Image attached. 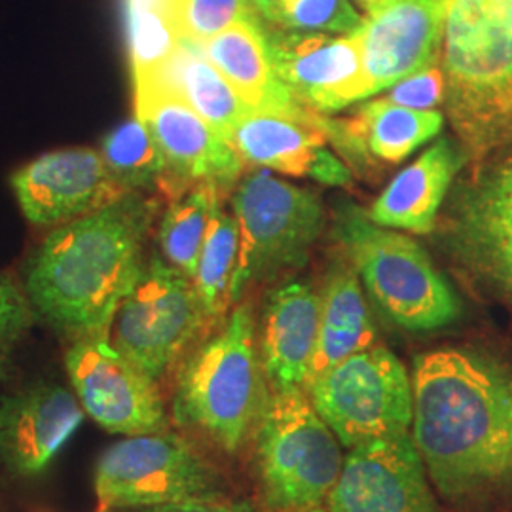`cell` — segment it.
<instances>
[{"instance_id":"6da1fadb","label":"cell","mask_w":512,"mask_h":512,"mask_svg":"<svg viewBox=\"0 0 512 512\" xmlns=\"http://www.w3.org/2000/svg\"><path fill=\"white\" fill-rule=\"evenodd\" d=\"M412 437L452 503L512 492V372L467 349L416 357Z\"/></svg>"},{"instance_id":"7a4b0ae2","label":"cell","mask_w":512,"mask_h":512,"mask_svg":"<svg viewBox=\"0 0 512 512\" xmlns=\"http://www.w3.org/2000/svg\"><path fill=\"white\" fill-rule=\"evenodd\" d=\"M158 198L126 192L52 228L23 266V291L38 319L67 342L109 334L122 300L145 268Z\"/></svg>"},{"instance_id":"3957f363","label":"cell","mask_w":512,"mask_h":512,"mask_svg":"<svg viewBox=\"0 0 512 512\" xmlns=\"http://www.w3.org/2000/svg\"><path fill=\"white\" fill-rule=\"evenodd\" d=\"M440 67L467 154L482 160L512 141V0H446Z\"/></svg>"},{"instance_id":"277c9868","label":"cell","mask_w":512,"mask_h":512,"mask_svg":"<svg viewBox=\"0 0 512 512\" xmlns=\"http://www.w3.org/2000/svg\"><path fill=\"white\" fill-rule=\"evenodd\" d=\"M268 397L255 315L241 302L179 366L169 416L224 454H238L255 437Z\"/></svg>"},{"instance_id":"5b68a950","label":"cell","mask_w":512,"mask_h":512,"mask_svg":"<svg viewBox=\"0 0 512 512\" xmlns=\"http://www.w3.org/2000/svg\"><path fill=\"white\" fill-rule=\"evenodd\" d=\"M334 230L389 321L412 332H429L458 319V296L414 239L384 230L353 203L338 209Z\"/></svg>"},{"instance_id":"8992f818","label":"cell","mask_w":512,"mask_h":512,"mask_svg":"<svg viewBox=\"0 0 512 512\" xmlns=\"http://www.w3.org/2000/svg\"><path fill=\"white\" fill-rule=\"evenodd\" d=\"M255 440L258 476L272 509L308 512L327 501L346 456L306 389H270Z\"/></svg>"},{"instance_id":"52a82bcc","label":"cell","mask_w":512,"mask_h":512,"mask_svg":"<svg viewBox=\"0 0 512 512\" xmlns=\"http://www.w3.org/2000/svg\"><path fill=\"white\" fill-rule=\"evenodd\" d=\"M99 512H126L226 497V478L183 435L169 429L124 437L93 471Z\"/></svg>"},{"instance_id":"ba28073f","label":"cell","mask_w":512,"mask_h":512,"mask_svg":"<svg viewBox=\"0 0 512 512\" xmlns=\"http://www.w3.org/2000/svg\"><path fill=\"white\" fill-rule=\"evenodd\" d=\"M232 213L238 220V266L232 279V304L258 281L306 264L321 236L325 213L319 198L258 167L234 186Z\"/></svg>"},{"instance_id":"9c48e42d","label":"cell","mask_w":512,"mask_h":512,"mask_svg":"<svg viewBox=\"0 0 512 512\" xmlns=\"http://www.w3.org/2000/svg\"><path fill=\"white\" fill-rule=\"evenodd\" d=\"M211 323L194 279L152 256L116 311L112 346L154 382H162Z\"/></svg>"},{"instance_id":"30bf717a","label":"cell","mask_w":512,"mask_h":512,"mask_svg":"<svg viewBox=\"0 0 512 512\" xmlns=\"http://www.w3.org/2000/svg\"><path fill=\"white\" fill-rule=\"evenodd\" d=\"M306 393L344 448L412 431L414 389L401 359L384 348L359 351L315 378Z\"/></svg>"},{"instance_id":"8fae6325","label":"cell","mask_w":512,"mask_h":512,"mask_svg":"<svg viewBox=\"0 0 512 512\" xmlns=\"http://www.w3.org/2000/svg\"><path fill=\"white\" fill-rule=\"evenodd\" d=\"M65 370L84 412L112 435L169 429L160 384L114 348L109 334L69 342Z\"/></svg>"},{"instance_id":"7c38bea8","label":"cell","mask_w":512,"mask_h":512,"mask_svg":"<svg viewBox=\"0 0 512 512\" xmlns=\"http://www.w3.org/2000/svg\"><path fill=\"white\" fill-rule=\"evenodd\" d=\"M133 88L135 116L145 122L167 162V200L194 184H213L222 192L236 186L245 165L217 129L160 82H141Z\"/></svg>"},{"instance_id":"4fadbf2b","label":"cell","mask_w":512,"mask_h":512,"mask_svg":"<svg viewBox=\"0 0 512 512\" xmlns=\"http://www.w3.org/2000/svg\"><path fill=\"white\" fill-rule=\"evenodd\" d=\"M327 512H440L412 431L349 448Z\"/></svg>"},{"instance_id":"5bb4252c","label":"cell","mask_w":512,"mask_h":512,"mask_svg":"<svg viewBox=\"0 0 512 512\" xmlns=\"http://www.w3.org/2000/svg\"><path fill=\"white\" fill-rule=\"evenodd\" d=\"M266 38L279 82L306 109L323 114L368 99L357 33L336 38L266 23Z\"/></svg>"},{"instance_id":"9a60e30c","label":"cell","mask_w":512,"mask_h":512,"mask_svg":"<svg viewBox=\"0 0 512 512\" xmlns=\"http://www.w3.org/2000/svg\"><path fill=\"white\" fill-rule=\"evenodd\" d=\"M19 209L37 228H57L126 194L99 150L63 148L46 152L12 175Z\"/></svg>"},{"instance_id":"2e32d148","label":"cell","mask_w":512,"mask_h":512,"mask_svg":"<svg viewBox=\"0 0 512 512\" xmlns=\"http://www.w3.org/2000/svg\"><path fill=\"white\" fill-rule=\"evenodd\" d=\"M86 412L76 393L46 380L0 397V463L12 476L35 478L73 439Z\"/></svg>"},{"instance_id":"e0dca14e","label":"cell","mask_w":512,"mask_h":512,"mask_svg":"<svg viewBox=\"0 0 512 512\" xmlns=\"http://www.w3.org/2000/svg\"><path fill=\"white\" fill-rule=\"evenodd\" d=\"M446 0H397L368 16L361 31L366 97L440 63Z\"/></svg>"},{"instance_id":"ac0fdd59","label":"cell","mask_w":512,"mask_h":512,"mask_svg":"<svg viewBox=\"0 0 512 512\" xmlns=\"http://www.w3.org/2000/svg\"><path fill=\"white\" fill-rule=\"evenodd\" d=\"M450 224L461 258L512 296V160L461 188Z\"/></svg>"},{"instance_id":"d6986e66","label":"cell","mask_w":512,"mask_h":512,"mask_svg":"<svg viewBox=\"0 0 512 512\" xmlns=\"http://www.w3.org/2000/svg\"><path fill=\"white\" fill-rule=\"evenodd\" d=\"M321 296L289 281L270 294L260 336V359L270 389H306L317 346Z\"/></svg>"},{"instance_id":"ffe728a7","label":"cell","mask_w":512,"mask_h":512,"mask_svg":"<svg viewBox=\"0 0 512 512\" xmlns=\"http://www.w3.org/2000/svg\"><path fill=\"white\" fill-rule=\"evenodd\" d=\"M239 97L255 110L311 118L306 109L279 82L266 38V21H241L198 44Z\"/></svg>"},{"instance_id":"44dd1931","label":"cell","mask_w":512,"mask_h":512,"mask_svg":"<svg viewBox=\"0 0 512 512\" xmlns=\"http://www.w3.org/2000/svg\"><path fill=\"white\" fill-rule=\"evenodd\" d=\"M323 118L321 112L311 118H298L281 112L253 110L232 129L226 141L236 150L243 165L315 179L317 167L329 154V139L321 129Z\"/></svg>"},{"instance_id":"7402d4cb","label":"cell","mask_w":512,"mask_h":512,"mask_svg":"<svg viewBox=\"0 0 512 512\" xmlns=\"http://www.w3.org/2000/svg\"><path fill=\"white\" fill-rule=\"evenodd\" d=\"M465 158V150L450 139H440L389 183L370 207L368 217L384 228H401L414 234L433 232L440 203Z\"/></svg>"},{"instance_id":"603a6c76","label":"cell","mask_w":512,"mask_h":512,"mask_svg":"<svg viewBox=\"0 0 512 512\" xmlns=\"http://www.w3.org/2000/svg\"><path fill=\"white\" fill-rule=\"evenodd\" d=\"M376 327L366 306L359 274L348 264L332 266L321 294L317 346L306 387L351 355L376 346Z\"/></svg>"},{"instance_id":"cb8c5ba5","label":"cell","mask_w":512,"mask_h":512,"mask_svg":"<svg viewBox=\"0 0 512 512\" xmlns=\"http://www.w3.org/2000/svg\"><path fill=\"white\" fill-rule=\"evenodd\" d=\"M147 82H160L177 93L224 139L255 109H251L198 44L181 40L160 74ZM141 84V82H139Z\"/></svg>"},{"instance_id":"d4e9b609","label":"cell","mask_w":512,"mask_h":512,"mask_svg":"<svg viewBox=\"0 0 512 512\" xmlns=\"http://www.w3.org/2000/svg\"><path fill=\"white\" fill-rule=\"evenodd\" d=\"M444 124L437 110L408 109L389 99L370 101L346 120L349 135L365 152L389 164H399L416 148L437 137Z\"/></svg>"},{"instance_id":"484cf974","label":"cell","mask_w":512,"mask_h":512,"mask_svg":"<svg viewBox=\"0 0 512 512\" xmlns=\"http://www.w3.org/2000/svg\"><path fill=\"white\" fill-rule=\"evenodd\" d=\"M213 184H194L169 200L158 226V245L169 266L194 279L203 239L217 203L224 198Z\"/></svg>"},{"instance_id":"4316f807","label":"cell","mask_w":512,"mask_h":512,"mask_svg":"<svg viewBox=\"0 0 512 512\" xmlns=\"http://www.w3.org/2000/svg\"><path fill=\"white\" fill-rule=\"evenodd\" d=\"M112 179L124 192L160 190L169 198L171 177L162 150L139 116L112 129L99 148Z\"/></svg>"},{"instance_id":"83f0119b","label":"cell","mask_w":512,"mask_h":512,"mask_svg":"<svg viewBox=\"0 0 512 512\" xmlns=\"http://www.w3.org/2000/svg\"><path fill=\"white\" fill-rule=\"evenodd\" d=\"M239 228L234 213L224 209V198L217 203L203 239L194 285L202 298L211 323L224 319L232 306L230 289L238 266Z\"/></svg>"},{"instance_id":"f1b7e54d","label":"cell","mask_w":512,"mask_h":512,"mask_svg":"<svg viewBox=\"0 0 512 512\" xmlns=\"http://www.w3.org/2000/svg\"><path fill=\"white\" fill-rule=\"evenodd\" d=\"M169 12L179 38L194 44L241 21L262 19L251 0H169Z\"/></svg>"},{"instance_id":"f546056e","label":"cell","mask_w":512,"mask_h":512,"mask_svg":"<svg viewBox=\"0 0 512 512\" xmlns=\"http://www.w3.org/2000/svg\"><path fill=\"white\" fill-rule=\"evenodd\" d=\"M266 23L300 33H342L361 31L365 19L349 0H285L264 19Z\"/></svg>"},{"instance_id":"4dcf8cb0","label":"cell","mask_w":512,"mask_h":512,"mask_svg":"<svg viewBox=\"0 0 512 512\" xmlns=\"http://www.w3.org/2000/svg\"><path fill=\"white\" fill-rule=\"evenodd\" d=\"M35 317L23 285L12 275L0 272V384L10 376L16 353Z\"/></svg>"},{"instance_id":"1f68e13d","label":"cell","mask_w":512,"mask_h":512,"mask_svg":"<svg viewBox=\"0 0 512 512\" xmlns=\"http://www.w3.org/2000/svg\"><path fill=\"white\" fill-rule=\"evenodd\" d=\"M446 97V78L442 67L435 65L412 74L391 88L389 99L395 105L416 110H435Z\"/></svg>"},{"instance_id":"d6a6232c","label":"cell","mask_w":512,"mask_h":512,"mask_svg":"<svg viewBox=\"0 0 512 512\" xmlns=\"http://www.w3.org/2000/svg\"><path fill=\"white\" fill-rule=\"evenodd\" d=\"M128 512V511H126ZM129 512H258L247 503L230 501L226 497L217 499H200V501H184V503H171L160 507H148V509H135Z\"/></svg>"},{"instance_id":"836d02e7","label":"cell","mask_w":512,"mask_h":512,"mask_svg":"<svg viewBox=\"0 0 512 512\" xmlns=\"http://www.w3.org/2000/svg\"><path fill=\"white\" fill-rule=\"evenodd\" d=\"M363 10H365L368 16H374V14H378V12H382L384 8L387 6H391V4H395L397 0H355Z\"/></svg>"},{"instance_id":"e575fe53","label":"cell","mask_w":512,"mask_h":512,"mask_svg":"<svg viewBox=\"0 0 512 512\" xmlns=\"http://www.w3.org/2000/svg\"><path fill=\"white\" fill-rule=\"evenodd\" d=\"M251 2H253V6L258 10L260 18L266 19L285 0H251Z\"/></svg>"},{"instance_id":"d590c367","label":"cell","mask_w":512,"mask_h":512,"mask_svg":"<svg viewBox=\"0 0 512 512\" xmlns=\"http://www.w3.org/2000/svg\"><path fill=\"white\" fill-rule=\"evenodd\" d=\"M308 512H327V511H321V509H313V511H308Z\"/></svg>"}]
</instances>
